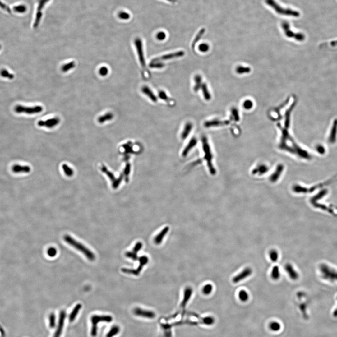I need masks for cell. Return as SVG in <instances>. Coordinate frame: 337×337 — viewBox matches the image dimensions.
Returning a JSON list of instances; mask_svg holds the SVG:
<instances>
[{"instance_id": "obj_51", "label": "cell", "mask_w": 337, "mask_h": 337, "mask_svg": "<svg viewBox=\"0 0 337 337\" xmlns=\"http://www.w3.org/2000/svg\"><path fill=\"white\" fill-rule=\"evenodd\" d=\"M166 38V35L165 32L163 31H160L158 32L156 35V39L160 41H163Z\"/></svg>"}, {"instance_id": "obj_6", "label": "cell", "mask_w": 337, "mask_h": 337, "mask_svg": "<svg viewBox=\"0 0 337 337\" xmlns=\"http://www.w3.org/2000/svg\"><path fill=\"white\" fill-rule=\"evenodd\" d=\"M43 107L41 106H35L32 107L25 106L23 105H17L14 108V111L17 113H25L27 114H34L39 113L43 111Z\"/></svg>"}, {"instance_id": "obj_21", "label": "cell", "mask_w": 337, "mask_h": 337, "mask_svg": "<svg viewBox=\"0 0 337 337\" xmlns=\"http://www.w3.org/2000/svg\"><path fill=\"white\" fill-rule=\"evenodd\" d=\"M337 133V119H335L333 123L330 136L329 137V141L333 143L336 139V134Z\"/></svg>"}, {"instance_id": "obj_34", "label": "cell", "mask_w": 337, "mask_h": 337, "mask_svg": "<svg viewBox=\"0 0 337 337\" xmlns=\"http://www.w3.org/2000/svg\"><path fill=\"white\" fill-rule=\"evenodd\" d=\"M119 331H120V329L119 327L116 325L114 326L107 333L106 337H113L115 335H117Z\"/></svg>"}, {"instance_id": "obj_33", "label": "cell", "mask_w": 337, "mask_h": 337, "mask_svg": "<svg viewBox=\"0 0 337 337\" xmlns=\"http://www.w3.org/2000/svg\"><path fill=\"white\" fill-rule=\"evenodd\" d=\"M278 169H277L275 173L273 174V175L270 178V180L272 181V182H275L276 181L277 179L279 178V175L282 172V170H283V167L282 165H280L278 167Z\"/></svg>"}, {"instance_id": "obj_8", "label": "cell", "mask_w": 337, "mask_h": 337, "mask_svg": "<svg viewBox=\"0 0 337 337\" xmlns=\"http://www.w3.org/2000/svg\"><path fill=\"white\" fill-rule=\"evenodd\" d=\"M252 269L250 267H247L243 269L242 272L234 277L232 281L233 283H238L248 278L252 274Z\"/></svg>"}, {"instance_id": "obj_5", "label": "cell", "mask_w": 337, "mask_h": 337, "mask_svg": "<svg viewBox=\"0 0 337 337\" xmlns=\"http://www.w3.org/2000/svg\"><path fill=\"white\" fill-rule=\"evenodd\" d=\"M202 142L204 151L205 154V158L207 161V165H208V167H209L210 173L213 175L215 174L216 172H215V169L214 167L213 166L212 163V155L210 147H209V145H208V142H207L206 138L205 137L203 138Z\"/></svg>"}, {"instance_id": "obj_1", "label": "cell", "mask_w": 337, "mask_h": 337, "mask_svg": "<svg viewBox=\"0 0 337 337\" xmlns=\"http://www.w3.org/2000/svg\"><path fill=\"white\" fill-rule=\"evenodd\" d=\"M64 239L67 243L83 253L84 256H85L89 261H94L95 260L96 258L95 254L85 245L77 241L76 239L73 238L72 237H70L69 235H65L64 237Z\"/></svg>"}, {"instance_id": "obj_15", "label": "cell", "mask_w": 337, "mask_h": 337, "mask_svg": "<svg viewBox=\"0 0 337 337\" xmlns=\"http://www.w3.org/2000/svg\"><path fill=\"white\" fill-rule=\"evenodd\" d=\"M141 90L142 93L144 95H146L153 102H157V98L149 87L147 86H144L141 88Z\"/></svg>"}, {"instance_id": "obj_42", "label": "cell", "mask_w": 337, "mask_h": 337, "mask_svg": "<svg viewBox=\"0 0 337 337\" xmlns=\"http://www.w3.org/2000/svg\"><path fill=\"white\" fill-rule=\"evenodd\" d=\"M209 48H210V47H209L208 44H206V43H202V44H200L198 48H199V51L201 52L205 53L207 52V51H209Z\"/></svg>"}, {"instance_id": "obj_7", "label": "cell", "mask_w": 337, "mask_h": 337, "mask_svg": "<svg viewBox=\"0 0 337 337\" xmlns=\"http://www.w3.org/2000/svg\"><path fill=\"white\" fill-rule=\"evenodd\" d=\"M281 27L284 33L289 38H293L298 41H302L305 39V35L302 33H294L291 30L289 23L287 22H282Z\"/></svg>"}, {"instance_id": "obj_29", "label": "cell", "mask_w": 337, "mask_h": 337, "mask_svg": "<svg viewBox=\"0 0 337 337\" xmlns=\"http://www.w3.org/2000/svg\"><path fill=\"white\" fill-rule=\"evenodd\" d=\"M75 66H76V63L72 61L62 65L61 68V70L64 73H66L68 72L69 70L73 69Z\"/></svg>"}, {"instance_id": "obj_12", "label": "cell", "mask_w": 337, "mask_h": 337, "mask_svg": "<svg viewBox=\"0 0 337 337\" xmlns=\"http://www.w3.org/2000/svg\"><path fill=\"white\" fill-rule=\"evenodd\" d=\"M148 259L147 257H141L140 259L141 265L139 266V267L137 268L136 270H134L133 269H127V268H122V271L123 273H126V274H133L134 275H138L139 273V272L141 271V269L143 267V265H144L146 264L148 262Z\"/></svg>"}, {"instance_id": "obj_44", "label": "cell", "mask_w": 337, "mask_h": 337, "mask_svg": "<svg viewBox=\"0 0 337 337\" xmlns=\"http://www.w3.org/2000/svg\"><path fill=\"white\" fill-rule=\"evenodd\" d=\"M109 73V69L106 67L103 66L99 69V74L102 76H105Z\"/></svg>"}, {"instance_id": "obj_40", "label": "cell", "mask_w": 337, "mask_h": 337, "mask_svg": "<svg viewBox=\"0 0 337 337\" xmlns=\"http://www.w3.org/2000/svg\"><path fill=\"white\" fill-rule=\"evenodd\" d=\"M26 7L24 5H17L13 7V10L16 12L23 13L26 11Z\"/></svg>"}, {"instance_id": "obj_28", "label": "cell", "mask_w": 337, "mask_h": 337, "mask_svg": "<svg viewBox=\"0 0 337 337\" xmlns=\"http://www.w3.org/2000/svg\"><path fill=\"white\" fill-rule=\"evenodd\" d=\"M192 128V123H190V122L187 123L186 126H185L184 131H183L182 134V138L183 139H185L188 136Z\"/></svg>"}, {"instance_id": "obj_49", "label": "cell", "mask_w": 337, "mask_h": 337, "mask_svg": "<svg viewBox=\"0 0 337 337\" xmlns=\"http://www.w3.org/2000/svg\"><path fill=\"white\" fill-rule=\"evenodd\" d=\"M231 114H232V118L235 121H239V117L238 112L237 111V109H235V108L232 109V111H231Z\"/></svg>"}, {"instance_id": "obj_17", "label": "cell", "mask_w": 337, "mask_h": 337, "mask_svg": "<svg viewBox=\"0 0 337 337\" xmlns=\"http://www.w3.org/2000/svg\"><path fill=\"white\" fill-rule=\"evenodd\" d=\"M158 96H159L160 99L164 101L170 106L173 107V106H174L176 102L175 101L171 99L170 97H168L166 92L164 91V90H160V91H159Z\"/></svg>"}, {"instance_id": "obj_54", "label": "cell", "mask_w": 337, "mask_h": 337, "mask_svg": "<svg viewBox=\"0 0 337 337\" xmlns=\"http://www.w3.org/2000/svg\"><path fill=\"white\" fill-rule=\"evenodd\" d=\"M331 46H332V47H335V46H337V40L331 42Z\"/></svg>"}, {"instance_id": "obj_43", "label": "cell", "mask_w": 337, "mask_h": 337, "mask_svg": "<svg viewBox=\"0 0 337 337\" xmlns=\"http://www.w3.org/2000/svg\"><path fill=\"white\" fill-rule=\"evenodd\" d=\"M57 250L54 247H50V248H48V251H47L48 255L50 257H55L56 254H57Z\"/></svg>"}, {"instance_id": "obj_52", "label": "cell", "mask_w": 337, "mask_h": 337, "mask_svg": "<svg viewBox=\"0 0 337 337\" xmlns=\"http://www.w3.org/2000/svg\"><path fill=\"white\" fill-rule=\"evenodd\" d=\"M0 8H1L3 10H5L8 12L11 13V10L10 8L8 6L5 5L4 3H2L1 1H0Z\"/></svg>"}, {"instance_id": "obj_55", "label": "cell", "mask_w": 337, "mask_h": 337, "mask_svg": "<svg viewBox=\"0 0 337 337\" xmlns=\"http://www.w3.org/2000/svg\"><path fill=\"white\" fill-rule=\"evenodd\" d=\"M166 1L172 2V3H176L177 2V0H166Z\"/></svg>"}, {"instance_id": "obj_25", "label": "cell", "mask_w": 337, "mask_h": 337, "mask_svg": "<svg viewBox=\"0 0 337 337\" xmlns=\"http://www.w3.org/2000/svg\"><path fill=\"white\" fill-rule=\"evenodd\" d=\"M280 275L279 267L278 265H275L273 267L271 271V277L274 280H278L280 278Z\"/></svg>"}, {"instance_id": "obj_45", "label": "cell", "mask_w": 337, "mask_h": 337, "mask_svg": "<svg viewBox=\"0 0 337 337\" xmlns=\"http://www.w3.org/2000/svg\"><path fill=\"white\" fill-rule=\"evenodd\" d=\"M202 322L206 325H213L215 323V319L213 317H211V316L205 317L203 319Z\"/></svg>"}, {"instance_id": "obj_18", "label": "cell", "mask_w": 337, "mask_h": 337, "mask_svg": "<svg viewBox=\"0 0 337 337\" xmlns=\"http://www.w3.org/2000/svg\"><path fill=\"white\" fill-rule=\"evenodd\" d=\"M229 123V121H221L219 120H213L210 121H206L205 122L204 126L205 127H216V126H222V125H227Z\"/></svg>"}, {"instance_id": "obj_22", "label": "cell", "mask_w": 337, "mask_h": 337, "mask_svg": "<svg viewBox=\"0 0 337 337\" xmlns=\"http://www.w3.org/2000/svg\"><path fill=\"white\" fill-rule=\"evenodd\" d=\"M169 228L168 227H166L164 228V229L155 237V242L156 244H160L162 241H163V238H164V236L166 235L168 231Z\"/></svg>"}, {"instance_id": "obj_50", "label": "cell", "mask_w": 337, "mask_h": 337, "mask_svg": "<svg viewBox=\"0 0 337 337\" xmlns=\"http://www.w3.org/2000/svg\"><path fill=\"white\" fill-rule=\"evenodd\" d=\"M63 168L65 173L67 175L70 176H72L73 175V172L72 169L67 166L66 165L64 164L63 165Z\"/></svg>"}, {"instance_id": "obj_53", "label": "cell", "mask_w": 337, "mask_h": 337, "mask_svg": "<svg viewBox=\"0 0 337 337\" xmlns=\"http://www.w3.org/2000/svg\"><path fill=\"white\" fill-rule=\"evenodd\" d=\"M119 17L122 19H124V20H127L130 17V15L127 13L126 12H122L119 14Z\"/></svg>"}, {"instance_id": "obj_24", "label": "cell", "mask_w": 337, "mask_h": 337, "mask_svg": "<svg viewBox=\"0 0 337 337\" xmlns=\"http://www.w3.org/2000/svg\"><path fill=\"white\" fill-rule=\"evenodd\" d=\"M201 89L203 95L206 101L210 100L211 99V95L210 92H209L206 84H205V83H203L202 85L201 86Z\"/></svg>"}, {"instance_id": "obj_47", "label": "cell", "mask_w": 337, "mask_h": 337, "mask_svg": "<svg viewBox=\"0 0 337 337\" xmlns=\"http://www.w3.org/2000/svg\"><path fill=\"white\" fill-rule=\"evenodd\" d=\"M126 256L128 258H130L134 261H136L138 260L137 253L134 252H128L126 253Z\"/></svg>"}, {"instance_id": "obj_39", "label": "cell", "mask_w": 337, "mask_h": 337, "mask_svg": "<svg viewBox=\"0 0 337 337\" xmlns=\"http://www.w3.org/2000/svg\"><path fill=\"white\" fill-rule=\"evenodd\" d=\"M268 170V168L266 167V166L264 165L261 166L260 167H258V168H256V169H254V171L253 172V173H254V174H256L257 173H260V174H263L265 173V172H267V170Z\"/></svg>"}, {"instance_id": "obj_37", "label": "cell", "mask_w": 337, "mask_h": 337, "mask_svg": "<svg viewBox=\"0 0 337 337\" xmlns=\"http://www.w3.org/2000/svg\"><path fill=\"white\" fill-rule=\"evenodd\" d=\"M213 290V287L211 284H208L205 285L203 289L202 292L205 295L210 294Z\"/></svg>"}, {"instance_id": "obj_56", "label": "cell", "mask_w": 337, "mask_h": 337, "mask_svg": "<svg viewBox=\"0 0 337 337\" xmlns=\"http://www.w3.org/2000/svg\"><path fill=\"white\" fill-rule=\"evenodd\" d=\"M1 46L0 45V49H1Z\"/></svg>"}, {"instance_id": "obj_3", "label": "cell", "mask_w": 337, "mask_h": 337, "mask_svg": "<svg viewBox=\"0 0 337 337\" xmlns=\"http://www.w3.org/2000/svg\"><path fill=\"white\" fill-rule=\"evenodd\" d=\"M265 2L279 14L293 17H298L299 16L300 14L298 12L291 9L283 8V7H281L278 3H277L275 0H265Z\"/></svg>"}, {"instance_id": "obj_31", "label": "cell", "mask_w": 337, "mask_h": 337, "mask_svg": "<svg viewBox=\"0 0 337 337\" xmlns=\"http://www.w3.org/2000/svg\"><path fill=\"white\" fill-rule=\"evenodd\" d=\"M269 257L272 261L275 262L278 261L279 257L278 252L275 249H272L270 250L269 252Z\"/></svg>"}, {"instance_id": "obj_13", "label": "cell", "mask_w": 337, "mask_h": 337, "mask_svg": "<svg viewBox=\"0 0 337 337\" xmlns=\"http://www.w3.org/2000/svg\"><path fill=\"white\" fill-rule=\"evenodd\" d=\"M284 268H285V271L289 275L290 278L294 280H297L298 279V273L295 270L293 266L291 264H286Z\"/></svg>"}, {"instance_id": "obj_32", "label": "cell", "mask_w": 337, "mask_h": 337, "mask_svg": "<svg viewBox=\"0 0 337 337\" xmlns=\"http://www.w3.org/2000/svg\"><path fill=\"white\" fill-rule=\"evenodd\" d=\"M238 298L241 301L245 302L249 299V294L245 290H241L239 292Z\"/></svg>"}, {"instance_id": "obj_35", "label": "cell", "mask_w": 337, "mask_h": 337, "mask_svg": "<svg viewBox=\"0 0 337 337\" xmlns=\"http://www.w3.org/2000/svg\"><path fill=\"white\" fill-rule=\"evenodd\" d=\"M0 75L2 77L6 78L12 80L14 78L13 74L10 73L8 70L5 69H3L0 72Z\"/></svg>"}, {"instance_id": "obj_11", "label": "cell", "mask_w": 337, "mask_h": 337, "mask_svg": "<svg viewBox=\"0 0 337 337\" xmlns=\"http://www.w3.org/2000/svg\"><path fill=\"white\" fill-rule=\"evenodd\" d=\"M134 313L135 315L140 317L147 318L148 319H153L155 316V314L154 312L149 310H144L140 308H136L134 310Z\"/></svg>"}, {"instance_id": "obj_16", "label": "cell", "mask_w": 337, "mask_h": 337, "mask_svg": "<svg viewBox=\"0 0 337 337\" xmlns=\"http://www.w3.org/2000/svg\"><path fill=\"white\" fill-rule=\"evenodd\" d=\"M12 171L15 173H27L30 172V168L28 166H21L16 164L13 166Z\"/></svg>"}, {"instance_id": "obj_38", "label": "cell", "mask_w": 337, "mask_h": 337, "mask_svg": "<svg viewBox=\"0 0 337 337\" xmlns=\"http://www.w3.org/2000/svg\"><path fill=\"white\" fill-rule=\"evenodd\" d=\"M165 65L161 62H151L149 65V67L151 68H162Z\"/></svg>"}, {"instance_id": "obj_14", "label": "cell", "mask_w": 337, "mask_h": 337, "mask_svg": "<svg viewBox=\"0 0 337 337\" xmlns=\"http://www.w3.org/2000/svg\"><path fill=\"white\" fill-rule=\"evenodd\" d=\"M60 319H59V325L58 328L55 332L53 337H60L62 334V330L63 327L64 320L66 317V312L65 311H62L60 313Z\"/></svg>"}, {"instance_id": "obj_9", "label": "cell", "mask_w": 337, "mask_h": 337, "mask_svg": "<svg viewBox=\"0 0 337 337\" xmlns=\"http://www.w3.org/2000/svg\"><path fill=\"white\" fill-rule=\"evenodd\" d=\"M185 55V52L183 51H179L173 53H169V54H165L160 56L158 58H155L152 60L151 62H162V61H167V60H171V59H175V58H179L183 57Z\"/></svg>"}, {"instance_id": "obj_10", "label": "cell", "mask_w": 337, "mask_h": 337, "mask_svg": "<svg viewBox=\"0 0 337 337\" xmlns=\"http://www.w3.org/2000/svg\"><path fill=\"white\" fill-rule=\"evenodd\" d=\"M60 122V118L58 117H55L49 118L46 120H40L38 122V124L39 127H45L47 128H52L58 125Z\"/></svg>"}, {"instance_id": "obj_46", "label": "cell", "mask_w": 337, "mask_h": 337, "mask_svg": "<svg viewBox=\"0 0 337 337\" xmlns=\"http://www.w3.org/2000/svg\"><path fill=\"white\" fill-rule=\"evenodd\" d=\"M253 106V103L250 100H246L243 103V107L246 110H250L252 109Z\"/></svg>"}, {"instance_id": "obj_30", "label": "cell", "mask_w": 337, "mask_h": 337, "mask_svg": "<svg viewBox=\"0 0 337 337\" xmlns=\"http://www.w3.org/2000/svg\"><path fill=\"white\" fill-rule=\"evenodd\" d=\"M196 143H197V140L195 139H193L189 143L188 145L187 146V147H186V149L183 151V154H182L183 156H186L187 155L189 151L191 149H192L196 145Z\"/></svg>"}, {"instance_id": "obj_20", "label": "cell", "mask_w": 337, "mask_h": 337, "mask_svg": "<svg viewBox=\"0 0 337 337\" xmlns=\"http://www.w3.org/2000/svg\"><path fill=\"white\" fill-rule=\"evenodd\" d=\"M192 294V289L190 288H187L185 291L184 298L181 303V307L185 308V306L187 305V302L189 300Z\"/></svg>"}, {"instance_id": "obj_26", "label": "cell", "mask_w": 337, "mask_h": 337, "mask_svg": "<svg viewBox=\"0 0 337 337\" xmlns=\"http://www.w3.org/2000/svg\"><path fill=\"white\" fill-rule=\"evenodd\" d=\"M81 304H78L76 305V307L74 308L72 312H71L70 313V316H69V321L70 322H72L75 320L76 318V316L77 315L78 313L79 312L80 310H81Z\"/></svg>"}, {"instance_id": "obj_48", "label": "cell", "mask_w": 337, "mask_h": 337, "mask_svg": "<svg viewBox=\"0 0 337 337\" xmlns=\"http://www.w3.org/2000/svg\"><path fill=\"white\" fill-rule=\"evenodd\" d=\"M49 325L52 328H53L55 325V317L54 314H51L49 316Z\"/></svg>"}, {"instance_id": "obj_19", "label": "cell", "mask_w": 337, "mask_h": 337, "mask_svg": "<svg viewBox=\"0 0 337 337\" xmlns=\"http://www.w3.org/2000/svg\"><path fill=\"white\" fill-rule=\"evenodd\" d=\"M194 84L193 87V90L194 92H197L201 89L202 85V79L200 75H196L194 78Z\"/></svg>"}, {"instance_id": "obj_23", "label": "cell", "mask_w": 337, "mask_h": 337, "mask_svg": "<svg viewBox=\"0 0 337 337\" xmlns=\"http://www.w3.org/2000/svg\"><path fill=\"white\" fill-rule=\"evenodd\" d=\"M205 31V29L202 28L199 31V32L197 33V35L195 36V38H194V39H193L192 44V50L194 49L196 44H197V43H198V42L200 40V39H201L202 37L203 36Z\"/></svg>"}, {"instance_id": "obj_4", "label": "cell", "mask_w": 337, "mask_h": 337, "mask_svg": "<svg viewBox=\"0 0 337 337\" xmlns=\"http://www.w3.org/2000/svg\"><path fill=\"white\" fill-rule=\"evenodd\" d=\"M113 320L112 317L110 316L94 315L91 317L92 327L91 328V334L93 337L97 335L98 332V324L99 322H106L110 323Z\"/></svg>"}, {"instance_id": "obj_27", "label": "cell", "mask_w": 337, "mask_h": 337, "mask_svg": "<svg viewBox=\"0 0 337 337\" xmlns=\"http://www.w3.org/2000/svg\"><path fill=\"white\" fill-rule=\"evenodd\" d=\"M113 114L111 113H108L103 115L101 116L98 118L99 123H103L107 121L112 120L113 118Z\"/></svg>"}, {"instance_id": "obj_36", "label": "cell", "mask_w": 337, "mask_h": 337, "mask_svg": "<svg viewBox=\"0 0 337 337\" xmlns=\"http://www.w3.org/2000/svg\"><path fill=\"white\" fill-rule=\"evenodd\" d=\"M251 68L249 67H245L243 66H238L236 68V72L239 74L249 73L251 72Z\"/></svg>"}, {"instance_id": "obj_2", "label": "cell", "mask_w": 337, "mask_h": 337, "mask_svg": "<svg viewBox=\"0 0 337 337\" xmlns=\"http://www.w3.org/2000/svg\"><path fill=\"white\" fill-rule=\"evenodd\" d=\"M135 45L137 53L138 56L139 62L143 70V76L145 78H149L150 76V73H149L146 65L144 51H143V43L142 40L140 38H136L135 40Z\"/></svg>"}, {"instance_id": "obj_41", "label": "cell", "mask_w": 337, "mask_h": 337, "mask_svg": "<svg viewBox=\"0 0 337 337\" xmlns=\"http://www.w3.org/2000/svg\"><path fill=\"white\" fill-rule=\"evenodd\" d=\"M269 327L271 330L274 331H277L280 330L281 326L280 324L276 322H273L269 325Z\"/></svg>"}]
</instances>
